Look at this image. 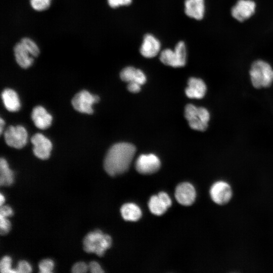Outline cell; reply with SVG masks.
Wrapping results in <instances>:
<instances>
[{"label":"cell","mask_w":273,"mask_h":273,"mask_svg":"<svg viewBox=\"0 0 273 273\" xmlns=\"http://www.w3.org/2000/svg\"><path fill=\"white\" fill-rule=\"evenodd\" d=\"M109 5L112 8H117L121 6H128L132 0H107Z\"/></svg>","instance_id":"30"},{"label":"cell","mask_w":273,"mask_h":273,"mask_svg":"<svg viewBox=\"0 0 273 273\" xmlns=\"http://www.w3.org/2000/svg\"><path fill=\"white\" fill-rule=\"evenodd\" d=\"M51 1V0H30V3L33 9L41 11L49 7Z\"/></svg>","instance_id":"25"},{"label":"cell","mask_w":273,"mask_h":273,"mask_svg":"<svg viewBox=\"0 0 273 273\" xmlns=\"http://www.w3.org/2000/svg\"><path fill=\"white\" fill-rule=\"evenodd\" d=\"M14 52L17 63L22 68H27L32 64L33 57L21 41L15 45Z\"/></svg>","instance_id":"18"},{"label":"cell","mask_w":273,"mask_h":273,"mask_svg":"<svg viewBox=\"0 0 273 273\" xmlns=\"http://www.w3.org/2000/svg\"><path fill=\"white\" fill-rule=\"evenodd\" d=\"M161 44L158 39L151 34H146L140 48L141 55L145 58L155 57L159 52Z\"/></svg>","instance_id":"14"},{"label":"cell","mask_w":273,"mask_h":273,"mask_svg":"<svg viewBox=\"0 0 273 273\" xmlns=\"http://www.w3.org/2000/svg\"><path fill=\"white\" fill-rule=\"evenodd\" d=\"M210 196L212 200L220 205L228 203L233 197V190L227 181L223 180L215 181L210 189Z\"/></svg>","instance_id":"6"},{"label":"cell","mask_w":273,"mask_h":273,"mask_svg":"<svg viewBox=\"0 0 273 273\" xmlns=\"http://www.w3.org/2000/svg\"><path fill=\"white\" fill-rule=\"evenodd\" d=\"M120 76L122 80L128 83L135 82L142 85L146 81V77L143 72L131 66L124 68L121 71Z\"/></svg>","instance_id":"19"},{"label":"cell","mask_w":273,"mask_h":273,"mask_svg":"<svg viewBox=\"0 0 273 273\" xmlns=\"http://www.w3.org/2000/svg\"><path fill=\"white\" fill-rule=\"evenodd\" d=\"M14 175L8 164L4 158L0 159V184L1 186H9L13 183Z\"/></svg>","instance_id":"22"},{"label":"cell","mask_w":273,"mask_h":273,"mask_svg":"<svg viewBox=\"0 0 273 273\" xmlns=\"http://www.w3.org/2000/svg\"><path fill=\"white\" fill-rule=\"evenodd\" d=\"M11 229L10 222L6 217L0 215V233L1 235L7 234Z\"/></svg>","instance_id":"27"},{"label":"cell","mask_w":273,"mask_h":273,"mask_svg":"<svg viewBox=\"0 0 273 273\" xmlns=\"http://www.w3.org/2000/svg\"><path fill=\"white\" fill-rule=\"evenodd\" d=\"M171 200L168 194L160 192L157 195L151 197L148 206L151 212L155 215H161L164 213L171 205Z\"/></svg>","instance_id":"12"},{"label":"cell","mask_w":273,"mask_h":273,"mask_svg":"<svg viewBox=\"0 0 273 273\" xmlns=\"http://www.w3.org/2000/svg\"><path fill=\"white\" fill-rule=\"evenodd\" d=\"M99 100L98 96L92 95L88 91L83 90L74 96L72 100V105L78 112L89 114L93 113V105Z\"/></svg>","instance_id":"7"},{"label":"cell","mask_w":273,"mask_h":273,"mask_svg":"<svg viewBox=\"0 0 273 273\" xmlns=\"http://www.w3.org/2000/svg\"><path fill=\"white\" fill-rule=\"evenodd\" d=\"M249 75L252 85L257 89L268 87L273 82V69L263 60H256L252 64Z\"/></svg>","instance_id":"2"},{"label":"cell","mask_w":273,"mask_h":273,"mask_svg":"<svg viewBox=\"0 0 273 273\" xmlns=\"http://www.w3.org/2000/svg\"><path fill=\"white\" fill-rule=\"evenodd\" d=\"M4 121L3 120L2 118H1L0 119V132H1V134H2V132H3V126L4 125Z\"/></svg>","instance_id":"34"},{"label":"cell","mask_w":273,"mask_h":273,"mask_svg":"<svg viewBox=\"0 0 273 273\" xmlns=\"http://www.w3.org/2000/svg\"><path fill=\"white\" fill-rule=\"evenodd\" d=\"M185 12L189 17L200 20L205 14L204 0H186Z\"/></svg>","instance_id":"16"},{"label":"cell","mask_w":273,"mask_h":273,"mask_svg":"<svg viewBox=\"0 0 273 273\" xmlns=\"http://www.w3.org/2000/svg\"><path fill=\"white\" fill-rule=\"evenodd\" d=\"M255 3L252 0H238L231 9L234 18L242 22L250 18L255 13Z\"/></svg>","instance_id":"10"},{"label":"cell","mask_w":273,"mask_h":273,"mask_svg":"<svg viewBox=\"0 0 273 273\" xmlns=\"http://www.w3.org/2000/svg\"><path fill=\"white\" fill-rule=\"evenodd\" d=\"M88 269L93 273H103L104 272L100 265L96 261H91L88 265Z\"/></svg>","instance_id":"31"},{"label":"cell","mask_w":273,"mask_h":273,"mask_svg":"<svg viewBox=\"0 0 273 273\" xmlns=\"http://www.w3.org/2000/svg\"><path fill=\"white\" fill-rule=\"evenodd\" d=\"M188 85L185 93L188 98L200 99L205 96L207 90V86L202 79L196 77H191L188 80Z\"/></svg>","instance_id":"15"},{"label":"cell","mask_w":273,"mask_h":273,"mask_svg":"<svg viewBox=\"0 0 273 273\" xmlns=\"http://www.w3.org/2000/svg\"><path fill=\"white\" fill-rule=\"evenodd\" d=\"M88 265L84 262L76 263L72 268V271L74 273H84L87 271Z\"/></svg>","instance_id":"29"},{"label":"cell","mask_w":273,"mask_h":273,"mask_svg":"<svg viewBox=\"0 0 273 273\" xmlns=\"http://www.w3.org/2000/svg\"><path fill=\"white\" fill-rule=\"evenodd\" d=\"M4 202H5V198L3 196V195L2 194H1V195H0V205H1V206L3 205Z\"/></svg>","instance_id":"35"},{"label":"cell","mask_w":273,"mask_h":273,"mask_svg":"<svg viewBox=\"0 0 273 273\" xmlns=\"http://www.w3.org/2000/svg\"><path fill=\"white\" fill-rule=\"evenodd\" d=\"M185 116L191 128L201 131L207 128L210 113L205 108L188 104L185 107Z\"/></svg>","instance_id":"4"},{"label":"cell","mask_w":273,"mask_h":273,"mask_svg":"<svg viewBox=\"0 0 273 273\" xmlns=\"http://www.w3.org/2000/svg\"><path fill=\"white\" fill-rule=\"evenodd\" d=\"M160 60L165 65L172 67H181L186 63L187 52L184 42L179 41L174 50L166 49L163 50L160 55Z\"/></svg>","instance_id":"5"},{"label":"cell","mask_w":273,"mask_h":273,"mask_svg":"<svg viewBox=\"0 0 273 273\" xmlns=\"http://www.w3.org/2000/svg\"><path fill=\"white\" fill-rule=\"evenodd\" d=\"M17 272L20 273H29L32 271V268L29 263L25 261L22 260L18 262L17 269Z\"/></svg>","instance_id":"28"},{"label":"cell","mask_w":273,"mask_h":273,"mask_svg":"<svg viewBox=\"0 0 273 273\" xmlns=\"http://www.w3.org/2000/svg\"><path fill=\"white\" fill-rule=\"evenodd\" d=\"M2 99L8 111L15 112L20 109V101L17 93L14 90L10 88L4 89L2 93Z\"/></svg>","instance_id":"20"},{"label":"cell","mask_w":273,"mask_h":273,"mask_svg":"<svg viewBox=\"0 0 273 273\" xmlns=\"http://www.w3.org/2000/svg\"><path fill=\"white\" fill-rule=\"evenodd\" d=\"M196 191L193 186L189 183H183L176 188L175 197L177 201L181 205H192L196 198Z\"/></svg>","instance_id":"13"},{"label":"cell","mask_w":273,"mask_h":273,"mask_svg":"<svg viewBox=\"0 0 273 273\" xmlns=\"http://www.w3.org/2000/svg\"><path fill=\"white\" fill-rule=\"evenodd\" d=\"M20 41L33 57H36L38 55L39 50L33 40L29 38L25 37L23 38Z\"/></svg>","instance_id":"23"},{"label":"cell","mask_w":273,"mask_h":273,"mask_svg":"<svg viewBox=\"0 0 273 273\" xmlns=\"http://www.w3.org/2000/svg\"><path fill=\"white\" fill-rule=\"evenodd\" d=\"M31 117L35 125L39 129H46L51 125L52 117L42 106L33 108Z\"/></svg>","instance_id":"17"},{"label":"cell","mask_w":273,"mask_h":273,"mask_svg":"<svg viewBox=\"0 0 273 273\" xmlns=\"http://www.w3.org/2000/svg\"><path fill=\"white\" fill-rule=\"evenodd\" d=\"M4 136L7 144L16 149L23 148L27 143V132L21 125L9 126L5 131Z\"/></svg>","instance_id":"8"},{"label":"cell","mask_w":273,"mask_h":273,"mask_svg":"<svg viewBox=\"0 0 273 273\" xmlns=\"http://www.w3.org/2000/svg\"><path fill=\"white\" fill-rule=\"evenodd\" d=\"M135 151V147L130 143H119L113 145L104 159L105 171L111 176L125 172L129 167Z\"/></svg>","instance_id":"1"},{"label":"cell","mask_w":273,"mask_h":273,"mask_svg":"<svg viewBox=\"0 0 273 273\" xmlns=\"http://www.w3.org/2000/svg\"><path fill=\"white\" fill-rule=\"evenodd\" d=\"M141 84L135 82H128L127 85L128 90L132 93H137L141 90Z\"/></svg>","instance_id":"33"},{"label":"cell","mask_w":273,"mask_h":273,"mask_svg":"<svg viewBox=\"0 0 273 273\" xmlns=\"http://www.w3.org/2000/svg\"><path fill=\"white\" fill-rule=\"evenodd\" d=\"M31 142L33 145V153L36 157L41 159H47L50 156L52 148L51 142L43 134H34Z\"/></svg>","instance_id":"11"},{"label":"cell","mask_w":273,"mask_h":273,"mask_svg":"<svg viewBox=\"0 0 273 273\" xmlns=\"http://www.w3.org/2000/svg\"><path fill=\"white\" fill-rule=\"evenodd\" d=\"M160 161L154 154L141 155L135 161V168L140 173L149 174L156 172L160 167Z\"/></svg>","instance_id":"9"},{"label":"cell","mask_w":273,"mask_h":273,"mask_svg":"<svg viewBox=\"0 0 273 273\" xmlns=\"http://www.w3.org/2000/svg\"><path fill=\"white\" fill-rule=\"evenodd\" d=\"M13 214L12 209L8 205L1 206L0 209V215L4 217H8Z\"/></svg>","instance_id":"32"},{"label":"cell","mask_w":273,"mask_h":273,"mask_svg":"<svg viewBox=\"0 0 273 273\" xmlns=\"http://www.w3.org/2000/svg\"><path fill=\"white\" fill-rule=\"evenodd\" d=\"M12 259L10 256H5L2 258L0 262V270L2 273L17 272L16 269L11 268Z\"/></svg>","instance_id":"24"},{"label":"cell","mask_w":273,"mask_h":273,"mask_svg":"<svg viewBox=\"0 0 273 273\" xmlns=\"http://www.w3.org/2000/svg\"><path fill=\"white\" fill-rule=\"evenodd\" d=\"M54 266V262L51 259H43L39 262L38 265L39 272L41 273H50L52 271Z\"/></svg>","instance_id":"26"},{"label":"cell","mask_w":273,"mask_h":273,"mask_svg":"<svg viewBox=\"0 0 273 273\" xmlns=\"http://www.w3.org/2000/svg\"><path fill=\"white\" fill-rule=\"evenodd\" d=\"M83 243L84 250L86 252L95 253L102 256L111 246L112 239L110 236L96 230L89 233L84 237Z\"/></svg>","instance_id":"3"},{"label":"cell","mask_w":273,"mask_h":273,"mask_svg":"<svg viewBox=\"0 0 273 273\" xmlns=\"http://www.w3.org/2000/svg\"><path fill=\"white\" fill-rule=\"evenodd\" d=\"M122 217L127 221H136L142 216L140 207L134 203H128L123 205L120 209Z\"/></svg>","instance_id":"21"}]
</instances>
